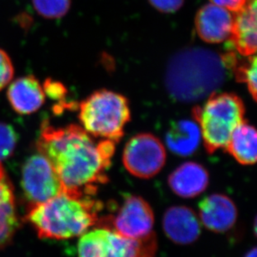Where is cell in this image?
<instances>
[{
    "instance_id": "8992f818",
    "label": "cell",
    "mask_w": 257,
    "mask_h": 257,
    "mask_svg": "<svg viewBox=\"0 0 257 257\" xmlns=\"http://www.w3.org/2000/svg\"><path fill=\"white\" fill-rule=\"evenodd\" d=\"M154 234L144 240L125 237L113 229L98 226L82 235L78 257H156Z\"/></svg>"
},
{
    "instance_id": "9a60e30c",
    "label": "cell",
    "mask_w": 257,
    "mask_h": 257,
    "mask_svg": "<svg viewBox=\"0 0 257 257\" xmlns=\"http://www.w3.org/2000/svg\"><path fill=\"white\" fill-rule=\"evenodd\" d=\"M207 171L198 163H185L172 172L168 179L171 189L183 198H193L208 186Z\"/></svg>"
},
{
    "instance_id": "277c9868",
    "label": "cell",
    "mask_w": 257,
    "mask_h": 257,
    "mask_svg": "<svg viewBox=\"0 0 257 257\" xmlns=\"http://www.w3.org/2000/svg\"><path fill=\"white\" fill-rule=\"evenodd\" d=\"M209 153L226 148L233 132L244 121L245 106L234 93H213L202 107L193 110Z\"/></svg>"
},
{
    "instance_id": "cb8c5ba5",
    "label": "cell",
    "mask_w": 257,
    "mask_h": 257,
    "mask_svg": "<svg viewBox=\"0 0 257 257\" xmlns=\"http://www.w3.org/2000/svg\"><path fill=\"white\" fill-rule=\"evenodd\" d=\"M149 2L160 12L173 13L182 7L184 0H149Z\"/></svg>"
},
{
    "instance_id": "ffe728a7",
    "label": "cell",
    "mask_w": 257,
    "mask_h": 257,
    "mask_svg": "<svg viewBox=\"0 0 257 257\" xmlns=\"http://www.w3.org/2000/svg\"><path fill=\"white\" fill-rule=\"evenodd\" d=\"M33 6L41 17L58 20L68 14L71 0H32Z\"/></svg>"
},
{
    "instance_id": "603a6c76",
    "label": "cell",
    "mask_w": 257,
    "mask_h": 257,
    "mask_svg": "<svg viewBox=\"0 0 257 257\" xmlns=\"http://www.w3.org/2000/svg\"><path fill=\"white\" fill-rule=\"evenodd\" d=\"M15 75V68L9 54L0 49V91L7 87Z\"/></svg>"
},
{
    "instance_id": "ba28073f",
    "label": "cell",
    "mask_w": 257,
    "mask_h": 257,
    "mask_svg": "<svg viewBox=\"0 0 257 257\" xmlns=\"http://www.w3.org/2000/svg\"><path fill=\"white\" fill-rule=\"evenodd\" d=\"M22 187L31 206L49 201L63 191L56 172L40 153L32 156L25 162L22 171Z\"/></svg>"
},
{
    "instance_id": "d6986e66",
    "label": "cell",
    "mask_w": 257,
    "mask_h": 257,
    "mask_svg": "<svg viewBox=\"0 0 257 257\" xmlns=\"http://www.w3.org/2000/svg\"><path fill=\"white\" fill-rule=\"evenodd\" d=\"M247 60L241 63L235 61L233 66V73L239 83H245L253 99L256 100V57L255 55L247 57Z\"/></svg>"
},
{
    "instance_id": "e0dca14e",
    "label": "cell",
    "mask_w": 257,
    "mask_h": 257,
    "mask_svg": "<svg viewBox=\"0 0 257 257\" xmlns=\"http://www.w3.org/2000/svg\"><path fill=\"white\" fill-rule=\"evenodd\" d=\"M226 149L242 165L255 164L257 158V136L255 127L242 121L234 130Z\"/></svg>"
},
{
    "instance_id": "8fae6325",
    "label": "cell",
    "mask_w": 257,
    "mask_h": 257,
    "mask_svg": "<svg viewBox=\"0 0 257 257\" xmlns=\"http://www.w3.org/2000/svg\"><path fill=\"white\" fill-rule=\"evenodd\" d=\"M256 0H247L239 11L234 14L230 41L238 54L245 57L256 52Z\"/></svg>"
},
{
    "instance_id": "7402d4cb",
    "label": "cell",
    "mask_w": 257,
    "mask_h": 257,
    "mask_svg": "<svg viewBox=\"0 0 257 257\" xmlns=\"http://www.w3.org/2000/svg\"><path fill=\"white\" fill-rule=\"evenodd\" d=\"M43 88H44L45 96L47 95L52 99L60 102L58 106H57L56 112L57 110L60 109L62 105H64V107L68 106V103L64 102L68 91L63 83L58 81L54 80L53 78H47L44 83Z\"/></svg>"
},
{
    "instance_id": "3957f363",
    "label": "cell",
    "mask_w": 257,
    "mask_h": 257,
    "mask_svg": "<svg viewBox=\"0 0 257 257\" xmlns=\"http://www.w3.org/2000/svg\"><path fill=\"white\" fill-rule=\"evenodd\" d=\"M102 208L92 195L63 190L52 199L32 206L26 220L39 237L64 240L87 232L97 223Z\"/></svg>"
},
{
    "instance_id": "7a4b0ae2",
    "label": "cell",
    "mask_w": 257,
    "mask_h": 257,
    "mask_svg": "<svg viewBox=\"0 0 257 257\" xmlns=\"http://www.w3.org/2000/svg\"><path fill=\"white\" fill-rule=\"evenodd\" d=\"M235 54L219 55L208 49L193 48L176 54L168 67L166 85L173 97L193 102L212 95L231 70Z\"/></svg>"
},
{
    "instance_id": "d4e9b609",
    "label": "cell",
    "mask_w": 257,
    "mask_h": 257,
    "mask_svg": "<svg viewBox=\"0 0 257 257\" xmlns=\"http://www.w3.org/2000/svg\"><path fill=\"white\" fill-rule=\"evenodd\" d=\"M211 4L225 8L230 12L236 13L245 5L247 0H210Z\"/></svg>"
},
{
    "instance_id": "ac0fdd59",
    "label": "cell",
    "mask_w": 257,
    "mask_h": 257,
    "mask_svg": "<svg viewBox=\"0 0 257 257\" xmlns=\"http://www.w3.org/2000/svg\"><path fill=\"white\" fill-rule=\"evenodd\" d=\"M18 226L12 185L5 175L0 178V249L10 244Z\"/></svg>"
},
{
    "instance_id": "5bb4252c",
    "label": "cell",
    "mask_w": 257,
    "mask_h": 257,
    "mask_svg": "<svg viewBox=\"0 0 257 257\" xmlns=\"http://www.w3.org/2000/svg\"><path fill=\"white\" fill-rule=\"evenodd\" d=\"M9 85L8 100L13 109L18 113L32 114L44 105L46 97L44 88L34 75L21 77Z\"/></svg>"
},
{
    "instance_id": "7c38bea8",
    "label": "cell",
    "mask_w": 257,
    "mask_h": 257,
    "mask_svg": "<svg viewBox=\"0 0 257 257\" xmlns=\"http://www.w3.org/2000/svg\"><path fill=\"white\" fill-rule=\"evenodd\" d=\"M163 230L173 242L189 245L201 234L199 219L192 209L184 206H174L168 209L163 216Z\"/></svg>"
},
{
    "instance_id": "30bf717a",
    "label": "cell",
    "mask_w": 257,
    "mask_h": 257,
    "mask_svg": "<svg viewBox=\"0 0 257 257\" xmlns=\"http://www.w3.org/2000/svg\"><path fill=\"white\" fill-rule=\"evenodd\" d=\"M234 14L214 4L201 8L197 13L195 25L198 36L209 44H219L230 39Z\"/></svg>"
},
{
    "instance_id": "2e32d148",
    "label": "cell",
    "mask_w": 257,
    "mask_h": 257,
    "mask_svg": "<svg viewBox=\"0 0 257 257\" xmlns=\"http://www.w3.org/2000/svg\"><path fill=\"white\" fill-rule=\"evenodd\" d=\"M201 133L197 121L180 120L173 124L166 135L169 150L182 157L192 155L199 147Z\"/></svg>"
},
{
    "instance_id": "4fadbf2b",
    "label": "cell",
    "mask_w": 257,
    "mask_h": 257,
    "mask_svg": "<svg viewBox=\"0 0 257 257\" xmlns=\"http://www.w3.org/2000/svg\"><path fill=\"white\" fill-rule=\"evenodd\" d=\"M199 215L201 223L215 232L230 230L237 219V209L228 197L212 194L200 202Z\"/></svg>"
},
{
    "instance_id": "6da1fadb",
    "label": "cell",
    "mask_w": 257,
    "mask_h": 257,
    "mask_svg": "<svg viewBox=\"0 0 257 257\" xmlns=\"http://www.w3.org/2000/svg\"><path fill=\"white\" fill-rule=\"evenodd\" d=\"M115 144L104 139L97 142L77 125L56 128L44 121L37 147L56 172L63 190L93 196L97 186L108 180L106 173Z\"/></svg>"
},
{
    "instance_id": "484cf974",
    "label": "cell",
    "mask_w": 257,
    "mask_h": 257,
    "mask_svg": "<svg viewBox=\"0 0 257 257\" xmlns=\"http://www.w3.org/2000/svg\"><path fill=\"white\" fill-rule=\"evenodd\" d=\"M245 257H256V250L255 248L246 254Z\"/></svg>"
},
{
    "instance_id": "4316f807",
    "label": "cell",
    "mask_w": 257,
    "mask_h": 257,
    "mask_svg": "<svg viewBox=\"0 0 257 257\" xmlns=\"http://www.w3.org/2000/svg\"><path fill=\"white\" fill-rule=\"evenodd\" d=\"M5 175V171H4V169H3L2 166H1V163H0V178H1L2 177H4Z\"/></svg>"
},
{
    "instance_id": "52a82bcc",
    "label": "cell",
    "mask_w": 257,
    "mask_h": 257,
    "mask_svg": "<svg viewBox=\"0 0 257 257\" xmlns=\"http://www.w3.org/2000/svg\"><path fill=\"white\" fill-rule=\"evenodd\" d=\"M166 150L159 139L149 134L134 137L124 148V167L139 178H150L162 170L166 163Z\"/></svg>"
},
{
    "instance_id": "5b68a950",
    "label": "cell",
    "mask_w": 257,
    "mask_h": 257,
    "mask_svg": "<svg viewBox=\"0 0 257 257\" xmlns=\"http://www.w3.org/2000/svg\"><path fill=\"white\" fill-rule=\"evenodd\" d=\"M130 117L126 97L109 90L93 92L79 106V120L83 129L91 136L115 143L123 136Z\"/></svg>"
},
{
    "instance_id": "44dd1931",
    "label": "cell",
    "mask_w": 257,
    "mask_h": 257,
    "mask_svg": "<svg viewBox=\"0 0 257 257\" xmlns=\"http://www.w3.org/2000/svg\"><path fill=\"white\" fill-rule=\"evenodd\" d=\"M17 141V134L14 127L5 122H0V163L12 155Z\"/></svg>"
},
{
    "instance_id": "9c48e42d",
    "label": "cell",
    "mask_w": 257,
    "mask_h": 257,
    "mask_svg": "<svg viewBox=\"0 0 257 257\" xmlns=\"http://www.w3.org/2000/svg\"><path fill=\"white\" fill-rule=\"evenodd\" d=\"M154 215L149 204L141 197L129 196L115 216L107 219V226L125 237L144 240L153 235Z\"/></svg>"
}]
</instances>
